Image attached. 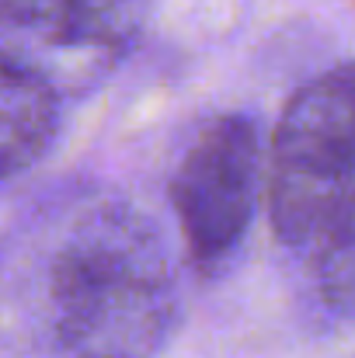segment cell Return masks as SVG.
Segmentation results:
<instances>
[{
  "label": "cell",
  "mask_w": 355,
  "mask_h": 358,
  "mask_svg": "<svg viewBox=\"0 0 355 358\" xmlns=\"http://www.w3.org/2000/svg\"><path fill=\"white\" fill-rule=\"evenodd\" d=\"M49 310L70 358H160L181 320V278L160 227L122 199L84 209L56 247Z\"/></svg>",
  "instance_id": "obj_1"
},
{
  "label": "cell",
  "mask_w": 355,
  "mask_h": 358,
  "mask_svg": "<svg viewBox=\"0 0 355 358\" xmlns=\"http://www.w3.org/2000/svg\"><path fill=\"white\" fill-rule=\"evenodd\" d=\"M355 188V63L307 80L275 125L265 199L275 237L310 247Z\"/></svg>",
  "instance_id": "obj_2"
},
{
  "label": "cell",
  "mask_w": 355,
  "mask_h": 358,
  "mask_svg": "<svg viewBox=\"0 0 355 358\" xmlns=\"http://www.w3.org/2000/svg\"><path fill=\"white\" fill-rule=\"evenodd\" d=\"M261 139L254 119L227 112L209 119L185 146L167 195L188 261L213 275L247 237L261 199Z\"/></svg>",
  "instance_id": "obj_3"
},
{
  "label": "cell",
  "mask_w": 355,
  "mask_h": 358,
  "mask_svg": "<svg viewBox=\"0 0 355 358\" xmlns=\"http://www.w3.org/2000/svg\"><path fill=\"white\" fill-rule=\"evenodd\" d=\"M143 0H81V7L63 24L35 38L39 52L25 59L60 94H81L109 70H116L122 56H129L143 35Z\"/></svg>",
  "instance_id": "obj_4"
},
{
  "label": "cell",
  "mask_w": 355,
  "mask_h": 358,
  "mask_svg": "<svg viewBox=\"0 0 355 358\" xmlns=\"http://www.w3.org/2000/svg\"><path fill=\"white\" fill-rule=\"evenodd\" d=\"M60 129V91L21 56L0 49V181L32 171Z\"/></svg>",
  "instance_id": "obj_5"
},
{
  "label": "cell",
  "mask_w": 355,
  "mask_h": 358,
  "mask_svg": "<svg viewBox=\"0 0 355 358\" xmlns=\"http://www.w3.org/2000/svg\"><path fill=\"white\" fill-rule=\"evenodd\" d=\"M307 250L324 306L338 317L355 320V188Z\"/></svg>",
  "instance_id": "obj_6"
},
{
  "label": "cell",
  "mask_w": 355,
  "mask_h": 358,
  "mask_svg": "<svg viewBox=\"0 0 355 358\" xmlns=\"http://www.w3.org/2000/svg\"><path fill=\"white\" fill-rule=\"evenodd\" d=\"M77 7L81 0H0V28L39 38L56 24H63Z\"/></svg>",
  "instance_id": "obj_7"
}]
</instances>
